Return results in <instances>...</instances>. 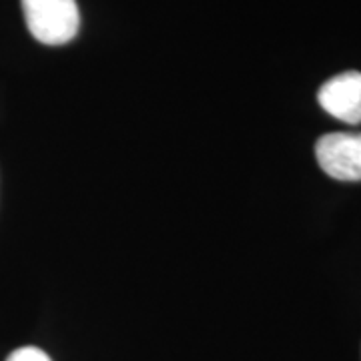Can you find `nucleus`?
Segmentation results:
<instances>
[{
  "mask_svg": "<svg viewBox=\"0 0 361 361\" xmlns=\"http://www.w3.org/2000/svg\"><path fill=\"white\" fill-rule=\"evenodd\" d=\"M30 35L47 47H61L77 37V0H20Z\"/></svg>",
  "mask_w": 361,
  "mask_h": 361,
  "instance_id": "f257e3e1",
  "label": "nucleus"
},
{
  "mask_svg": "<svg viewBox=\"0 0 361 361\" xmlns=\"http://www.w3.org/2000/svg\"><path fill=\"white\" fill-rule=\"evenodd\" d=\"M317 163L331 179L361 180V133H329L315 142Z\"/></svg>",
  "mask_w": 361,
  "mask_h": 361,
  "instance_id": "f03ea898",
  "label": "nucleus"
},
{
  "mask_svg": "<svg viewBox=\"0 0 361 361\" xmlns=\"http://www.w3.org/2000/svg\"><path fill=\"white\" fill-rule=\"evenodd\" d=\"M317 101L327 115L348 125L361 123V73L348 71L323 82Z\"/></svg>",
  "mask_w": 361,
  "mask_h": 361,
  "instance_id": "7ed1b4c3",
  "label": "nucleus"
},
{
  "mask_svg": "<svg viewBox=\"0 0 361 361\" xmlns=\"http://www.w3.org/2000/svg\"><path fill=\"white\" fill-rule=\"evenodd\" d=\"M6 361H52L42 349L39 348H20L13 351Z\"/></svg>",
  "mask_w": 361,
  "mask_h": 361,
  "instance_id": "20e7f679",
  "label": "nucleus"
}]
</instances>
